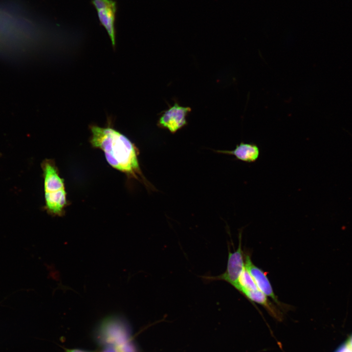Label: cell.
<instances>
[{
    "label": "cell",
    "mask_w": 352,
    "mask_h": 352,
    "mask_svg": "<svg viewBox=\"0 0 352 352\" xmlns=\"http://www.w3.org/2000/svg\"><path fill=\"white\" fill-rule=\"evenodd\" d=\"M259 289L255 281L246 267L241 273L238 281V286L237 290L241 293L245 290Z\"/></svg>",
    "instance_id": "obj_10"
},
{
    "label": "cell",
    "mask_w": 352,
    "mask_h": 352,
    "mask_svg": "<svg viewBox=\"0 0 352 352\" xmlns=\"http://www.w3.org/2000/svg\"><path fill=\"white\" fill-rule=\"evenodd\" d=\"M100 332L102 340L113 346L117 347L128 342L125 324L117 317L104 321L101 326Z\"/></svg>",
    "instance_id": "obj_5"
},
{
    "label": "cell",
    "mask_w": 352,
    "mask_h": 352,
    "mask_svg": "<svg viewBox=\"0 0 352 352\" xmlns=\"http://www.w3.org/2000/svg\"><path fill=\"white\" fill-rule=\"evenodd\" d=\"M89 129L90 143L104 152L112 167L132 177L140 176L138 150L130 139L110 124L106 127L91 125Z\"/></svg>",
    "instance_id": "obj_1"
},
{
    "label": "cell",
    "mask_w": 352,
    "mask_h": 352,
    "mask_svg": "<svg viewBox=\"0 0 352 352\" xmlns=\"http://www.w3.org/2000/svg\"><path fill=\"white\" fill-rule=\"evenodd\" d=\"M244 267V258L242 249V234L240 233L239 243L238 248L233 252L228 250V256L226 270L223 273L217 276H199L206 284L218 280L225 281L235 289L238 286L239 277Z\"/></svg>",
    "instance_id": "obj_3"
},
{
    "label": "cell",
    "mask_w": 352,
    "mask_h": 352,
    "mask_svg": "<svg viewBox=\"0 0 352 352\" xmlns=\"http://www.w3.org/2000/svg\"><path fill=\"white\" fill-rule=\"evenodd\" d=\"M100 24L106 29L113 47L116 44L115 21L117 3L114 0H91Z\"/></svg>",
    "instance_id": "obj_4"
},
{
    "label": "cell",
    "mask_w": 352,
    "mask_h": 352,
    "mask_svg": "<svg viewBox=\"0 0 352 352\" xmlns=\"http://www.w3.org/2000/svg\"><path fill=\"white\" fill-rule=\"evenodd\" d=\"M43 172L44 209L49 214L62 216L68 205L64 180L54 160L46 159L41 164Z\"/></svg>",
    "instance_id": "obj_2"
},
{
    "label": "cell",
    "mask_w": 352,
    "mask_h": 352,
    "mask_svg": "<svg viewBox=\"0 0 352 352\" xmlns=\"http://www.w3.org/2000/svg\"><path fill=\"white\" fill-rule=\"evenodd\" d=\"M103 352H119V351L116 347L111 346L106 348Z\"/></svg>",
    "instance_id": "obj_11"
},
{
    "label": "cell",
    "mask_w": 352,
    "mask_h": 352,
    "mask_svg": "<svg viewBox=\"0 0 352 352\" xmlns=\"http://www.w3.org/2000/svg\"><path fill=\"white\" fill-rule=\"evenodd\" d=\"M191 110L189 107H183L176 103L162 115L158 124L174 133L187 124L185 117Z\"/></svg>",
    "instance_id": "obj_7"
},
{
    "label": "cell",
    "mask_w": 352,
    "mask_h": 352,
    "mask_svg": "<svg viewBox=\"0 0 352 352\" xmlns=\"http://www.w3.org/2000/svg\"><path fill=\"white\" fill-rule=\"evenodd\" d=\"M66 352H85L78 350H68Z\"/></svg>",
    "instance_id": "obj_13"
},
{
    "label": "cell",
    "mask_w": 352,
    "mask_h": 352,
    "mask_svg": "<svg viewBox=\"0 0 352 352\" xmlns=\"http://www.w3.org/2000/svg\"><path fill=\"white\" fill-rule=\"evenodd\" d=\"M242 294L251 302L258 303L264 307L271 316L278 321H282V312L268 300L267 296L259 289L245 290Z\"/></svg>",
    "instance_id": "obj_9"
},
{
    "label": "cell",
    "mask_w": 352,
    "mask_h": 352,
    "mask_svg": "<svg viewBox=\"0 0 352 352\" xmlns=\"http://www.w3.org/2000/svg\"><path fill=\"white\" fill-rule=\"evenodd\" d=\"M244 258L245 267L253 278L259 289L266 296L270 297L282 309L286 310L288 306L284 304L278 300L266 274L253 263L249 255L244 254Z\"/></svg>",
    "instance_id": "obj_6"
},
{
    "label": "cell",
    "mask_w": 352,
    "mask_h": 352,
    "mask_svg": "<svg viewBox=\"0 0 352 352\" xmlns=\"http://www.w3.org/2000/svg\"><path fill=\"white\" fill-rule=\"evenodd\" d=\"M216 152L233 155L235 156L236 159L247 163L255 162L258 159L260 153L259 148L257 144L243 142L237 144L233 150H217Z\"/></svg>",
    "instance_id": "obj_8"
},
{
    "label": "cell",
    "mask_w": 352,
    "mask_h": 352,
    "mask_svg": "<svg viewBox=\"0 0 352 352\" xmlns=\"http://www.w3.org/2000/svg\"><path fill=\"white\" fill-rule=\"evenodd\" d=\"M346 342L347 343L351 351H352V334L346 341Z\"/></svg>",
    "instance_id": "obj_12"
}]
</instances>
